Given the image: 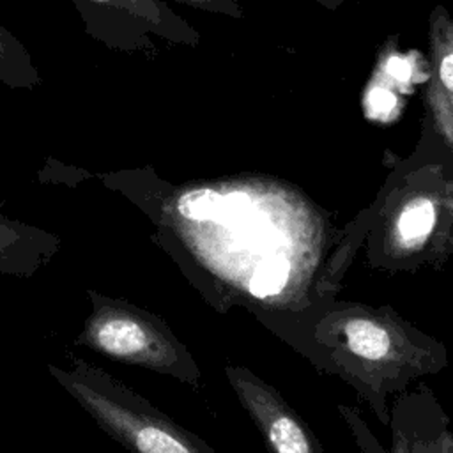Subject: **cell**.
<instances>
[{
    "label": "cell",
    "mask_w": 453,
    "mask_h": 453,
    "mask_svg": "<svg viewBox=\"0 0 453 453\" xmlns=\"http://www.w3.org/2000/svg\"><path fill=\"white\" fill-rule=\"evenodd\" d=\"M154 225L150 239L218 313L253 319L336 297L361 248L366 216L347 225L273 180L173 186L149 168L101 173Z\"/></svg>",
    "instance_id": "obj_1"
},
{
    "label": "cell",
    "mask_w": 453,
    "mask_h": 453,
    "mask_svg": "<svg viewBox=\"0 0 453 453\" xmlns=\"http://www.w3.org/2000/svg\"><path fill=\"white\" fill-rule=\"evenodd\" d=\"M255 320L317 370L347 382L384 426L391 402L411 382L449 365L446 345L389 304L333 297L301 311Z\"/></svg>",
    "instance_id": "obj_2"
},
{
    "label": "cell",
    "mask_w": 453,
    "mask_h": 453,
    "mask_svg": "<svg viewBox=\"0 0 453 453\" xmlns=\"http://www.w3.org/2000/svg\"><path fill=\"white\" fill-rule=\"evenodd\" d=\"M366 211L361 248L372 269L400 274L453 262V186L407 182Z\"/></svg>",
    "instance_id": "obj_3"
},
{
    "label": "cell",
    "mask_w": 453,
    "mask_h": 453,
    "mask_svg": "<svg viewBox=\"0 0 453 453\" xmlns=\"http://www.w3.org/2000/svg\"><path fill=\"white\" fill-rule=\"evenodd\" d=\"M71 361V368L50 363V375L129 453H218L103 368L76 356Z\"/></svg>",
    "instance_id": "obj_4"
},
{
    "label": "cell",
    "mask_w": 453,
    "mask_h": 453,
    "mask_svg": "<svg viewBox=\"0 0 453 453\" xmlns=\"http://www.w3.org/2000/svg\"><path fill=\"white\" fill-rule=\"evenodd\" d=\"M90 315L73 345L90 349L113 361L140 366L198 389L202 370L166 320L126 299L87 288Z\"/></svg>",
    "instance_id": "obj_5"
},
{
    "label": "cell",
    "mask_w": 453,
    "mask_h": 453,
    "mask_svg": "<svg viewBox=\"0 0 453 453\" xmlns=\"http://www.w3.org/2000/svg\"><path fill=\"white\" fill-rule=\"evenodd\" d=\"M85 32L113 51H143L149 35L195 42L196 34L161 0H71Z\"/></svg>",
    "instance_id": "obj_6"
},
{
    "label": "cell",
    "mask_w": 453,
    "mask_h": 453,
    "mask_svg": "<svg viewBox=\"0 0 453 453\" xmlns=\"http://www.w3.org/2000/svg\"><path fill=\"white\" fill-rule=\"evenodd\" d=\"M225 377L269 453H324L306 419L274 386L241 365H226Z\"/></svg>",
    "instance_id": "obj_7"
},
{
    "label": "cell",
    "mask_w": 453,
    "mask_h": 453,
    "mask_svg": "<svg viewBox=\"0 0 453 453\" xmlns=\"http://www.w3.org/2000/svg\"><path fill=\"white\" fill-rule=\"evenodd\" d=\"M388 426L400 453H453L449 416L425 382L391 402Z\"/></svg>",
    "instance_id": "obj_8"
},
{
    "label": "cell",
    "mask_w": 453,
    "mask_h": 453,
    "mask_svg": "<svg viewBox=\"0 0 453 453\" xmlns=\"http://www.w3.org/2000/svg\"><path fill=\"white\" fill-rule=\"evenodd\" d=\"M60 248L57 234L12 219L0 209V274L32 278L50 265Z\"/></svg>",
    "instance_id": "obj_9"
},
{
    "label": "cell",
    "mask_w": 453,
    "mask_h": 453,
    "mask_svg": "<svg viewBox=\"0 0 453 453\" xmlns=\"http://www.w3.org/2000/svg\"><path fill=\"white\" fill-rule=\"evenodd\" d=\"M430 97L437 124L453 143V27L442 30L435 41V85Z\"/></svg>",
    "instance_id": "obj_10"
},
{
    "label": "cell",
    "mask_w": 453,
    "mask_h": 453,
    "mask_svg": "<svg viewBox=\"0 0 453 453\" xmlns=\"http://www.w3.org/2000/svg\"><path fill=\"white\" fill-rule=\"evenodd\" d=\"M2 12V7H0ZM0 83L9 88L34 90L41 74L25 44L0 23Z\"/></svg>",
    "instance_id": "obj_11"
},
{
    "label": "cell",
    "mask_w": 453,
    "mask_h": 453,
    "mask_svg": "<svg viewBox=\"0 0 453 453\" xmlns=\"http://www.w3.org/2000/svg\"><path fill=\"white\" fill-rule=\"evenodd\" d=\"M388 67H389V73H391L396 80H400V81L407 80V76H409V65L405 64V60L395 57V58H391V62H389Z\"/></svg>",
    "instance_id": "obj_12"
},
{
    "label": "cell",
    "mask_w": 453,
    "mask_h": 453,
    "mask_svg": "<svg viewBox=\"0 0 453 453\" xmlns=\"http://www.w3.org/2000/svg\"><path fill=\"white\" fill-rule=\"evenodd\" d=\"M193 7H200V9H211V11H219L223 9V2L221 0H177Z\"/></svg>",
    "instance_id": "obj_13"
},
{
    "label": "cell",
    "mask_w": 453,
    "mask_h": 453,
    "mask_svg": "<svg viewBox=\"0 0 453 453\" xmlns=\"http://www.w3.org/2000/svg\"><path fill=\"white\" fill-rule=\"evenodd\" d=\"M391 453H400V449L395 444H391Z\"/></svg>",
    "instance_id": "obj_14"
}]
</instances>
